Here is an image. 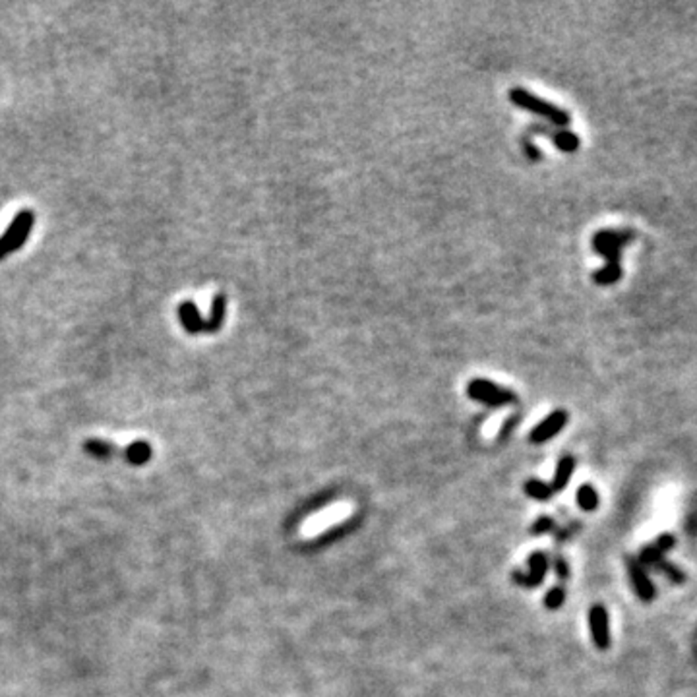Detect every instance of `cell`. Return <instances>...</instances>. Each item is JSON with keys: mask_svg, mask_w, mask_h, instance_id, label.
Masks as SVG:
<instances>
[{"mask_svg": "<svg viewBox=\"0 0 697 697\" xmlns=\"http://www.w3.org/2000/svg\"><path fill=\"white\" fill-rule=\"evenodd\" d=\"M508 97L514 105H517L523 111H529V113L543 116V119H546L556 128H566L569 124V114L564 109L552 105V103H548V101L537 97V95H533L527 90L514 87V90H509Z\"/></svg>", "mask_w": 697, "mask_h": 697, "instance_id": "1", "label": "cell"}, {"mask_svg": "<svg viewBox=\"0 0 697 697\" xmlns=\"http://www.w3.org/2000/svg\"><path fill=\"white\" fill-rule=\"evenodd\" d=\"M467 395L475 401H480L488 407H504L517 399V395L511 389L494 384L490 380L477 378L467 386Z\"/></svg>", "mask_w": 697, "mask_h": 697, "instance_id": "2", "label": "cell"}, {"mask_svg": "<svg viewBox=\"0 0 697 697\" xmlns=\"http://www.w3.org/2000/svg\"><path fill=\"white\" fill-rule=\"evenodd\" d=\"M35 223V213L30 210H23L16 215V219L12 221V225L6 229V233L0 236V260H4L8 254L16 252L30 235V231L33 229Z\"/></svg>", "mask_w": 697, "mask_h": 697, "instance_id": "3", "label": "cell"}, {"mask_svg": "<svg viewBox=\"0 0 697 697\" xmlns=\"http://www.w3.org/2000/svg\"><path fill=\"white\" fill-rule=\"evenodd\" d=\"M634 238L631 231H599L593 236V246L602 258L608 260L607 265L620 267V252L624 244H628Z\"/></svg>", "mask_w": 697, "mask_h": 697, "instance_id": "4", "label": "cell"}, {"mask_svg": "<svg viewBox=\"0 0 697 697\" xmlns=\"http://www.w3.org/2000/svg\"><path fill=\"white\" fill-rule=\"evenodd\" d=\"M589 628H591L593 643L600 651H607L610 647V620H608V610L602 605H593L589 610Z\"/></svg>", "mask_w": 697, "mask_h": 697, "instance_id": "5", "label": "cell"}, {"mask_svg": "<svg viewBox=\"0 0 697 697\" xmlns=\"http://www.w3.org/2000/svg\"><path fill=\"white\" fill-rule=\"evenodd\" d=\"M529 574H523L521 569L514 571V581L521 587L533 589L545 581L546 571H548V560H546L545 552H533L529 556Z\"/></svg>", "mask_w": 697, "mask_h": 697, "instance_id": "6", "label": "cell"}, {"mask_svg": "<svg viewBox=\"0 0 697 697\" xmlns=\"http://www.w3.org/2000/svg\"><path fill=\"white\" fill-rule=\"evenodd\" d=\"M568 418H569L568 413L562 409L550 413L543 423H538V425L533 428V432H531V442H533V444H545L548 440H552L556 434L562 432L564 426L568 425Z\"/></svg>", "mask_w": 697, "mask_h": 697, "instance_id": "7", "label": "cell"}, {"mask_svg": "<svg viewBox=\"0 0 697 697\" xmlns=\"http://www.w3.org/2000/svg\"><path fill=\"white\" fill-rule=\"evenodd\" d=\"M628 574L639 599L645 600V602H649V600L655 599L657 591H655V585H653L651 577L647 576L645 568L636 560V558H628Z\"/></svg>", "mask_w": 697, "mask_h": 697, "instance_id": "8", "label": "cell"}, {"mask_svg": "<svg viewBox=\"0 0 697 697\" xmlns=\"http://www.w3.org/2000/svg\"><path fill=\"white\" fill-rule=\"evenodd\" d=\"M178 318H181L182 326L188 334H207V320H204L198 312V306L194 303H182L178 306Z\"/></svg>", "mask_w": 697, "mask_h": 697, "instance_id": "9", "label": "cell"}, {"mask_svg": "<svg viewBox=\"0 0 697 697\" xmlns=\"http://www.w3.org/2000/svg\"><path fill=\"white\" fill-rule=\"evenodd\" d=\"M152 457V446L147 442H144V440H138V442H132L130 446L122 447V459L128 463V465H134V467H142L145 463H150Z\"/></svg>", "mask_w": 697, "mask_h": 697, "instance_id": "10", "label": "cell"}, {"mask_svg": "<svg viewBox=\"0 0 697 697\" xmlns=\"http://www.w3.org/2000/svg\"><path fill=\"white\" fill-rule=\"evenodd\" d=\"M84 449L90 457L99 459V461H105V459H111V457H122V447H116L111 442H107V440H85Z\"/></svg>", "mask_w": 697, "mask_h": 697, "instance_id": "11", "label": "cell"}, {"mask_svg": "<svg viewBox=\"0 0 697 697\" xmlns=\"http://www.w3.org/2000/svg\"><path fill=\"white\" fill-rule=\"evenodd\" d=\"M576 471V459L571 455H564L558 465H556V471H554V478H552V490L554 492H560L568 486L569 478L574 475Z\"/></svg>", "mask_w": 697, "mask_h": 697, "instance_id": "12", "label": "cell"}, {"mask_svg": "<svg viewBox=\"0 0 697 697\" xmlns=\"http://www.w3.org/2000/svg\"><path fill=\"white\" fill-rule=\"evenodd\" d=\"M225 310H227V301H225V295H217L213 296L212 303V316L207 320V334L212 332H219V327L223 326V320H225Z\"/></svg>", "mask_w": 697, "mask_h": 697, "instance_id": "13", "label": "cell"}, {"mask_svg": "<svg viewBox=\"0 0 697 697\" xmlns=\"http://www.w3.org/2000/svg\"><path fill=\"white\" fill-rule=\"evenodd\" d=\"M550 138H552V144L556 145L560 152L574 153L579 150V138H577V134H574V132H569V130L566 128L556 130V132L550 134Z\"/></svg>", "mask_w": 697, "mask_h": 697, "instance_id": "14", "label": "cell"}, {"mask_svg": "<svg viewBox=\"0 0 697 697\" xmlns=\"http://www.w3.org/2000/svg\"><path fill=\"white\" fill-rule=\"evenodd\" d=\"M523 490H525L527 496H531L533 500L537 502H548L554 494L552 486L543 483L540 478H529V480L525 483V486H523Z\"/></svg>", "mask_w": 697, "mask_h": 697, "instance_id": "15", "label": "cell"}, {"mask_svg": "<svg viewBox=\"0 0 697 697\" xmlns=\"http://www.w3.org/2000/svg\"><path fill=\"white\" fill-rule=\"evenodd\" d=\"M577 504L585 511H595V509L599 508V492L595 490V486H579V490H577Z\"/></svg>", "mask_w": 697, "mask_h": 697, "instance_id": "16", "label": "cell"}, {"mask_svg": "<svg viewBox=\"0 0 697 697\" xmlns=\"http://www.w3.org/2000/svg\"><path fill=\"white\" fill-rule=\"evenodd\" d=\"M595 283L597 285H612L622 277V267H614V265H605L602 269L595 272Z\"/></svg>", "mask_w": 697, "mask_h": 697, "instance_id": "17", "label": "cell"}, {"mask_svg": "<svg viewBox=\"0 0 697 697\" xmlns=\"http://www.w3.org/2000/svg\"><path fill=\"white\" fill-rule=\"evenodd\" d=\"M655 569H657V571H660L662 576H667L668 579H672L674 583H684V581H686V576H684L682 569L676 568L674 564H670L667 558H665V560H660L659 564L655 566Z\"/></svg>", "mask_w": 697, "mask_h": 697, "instance_id": "18", "label": "cell"}, {"mask_svg": "<svg viewBox=\"0 0 697 697\" xmlns=\"http://www.w3.org/2000/svg\"><path fill=\"white\" fill-rule=\"evenodd\" d=\"M564 600H566V591H564V587L556 585L545 595V607L548 610H558L564 605Z\"/></svg>", "mask_w": 697, "mask_h": 697, "instance_id": "19", "label": "cell"}, {"mask_svg": "<svg viewBox=\"0 0 697 697\" xmlns=\"http://www.w3.org/2000/svg\"><path fill=\"white\" fill-rule=\"evenodd\" d=\"M552 529H554L552 517L543 516V517H538L537 521L533 523L531 533H533V535H543V533H548V531H552Z\"/></svg>", "mask_w": 697, "mask_h": 697, "instance_id": "20", "label": "cell"}, {"mask_svg": "<svg viewBox=\"0 0 697 697\" xmlns=\"http://www.w3.org/2000/svg\"><path fill=\"white\" fill-rule=\"evenodd\" d=\"M674 543H676V538L672 537V535H660V537L657 538L655 546L659 548L660 552L665 554V552H668L670 548H674Z\"/></svg>", "mask_w": 697, "mask_h": 697, "instance_id": "21", "label": "cell"}, {"mask_svg": "<svg viewBox=\"0 0 697 697\" xmlns=\"http://www.w3.org/2000/svg\"><path fill=\"white\" fill-rule=\"evenodd\" d=\"M554 571H556V576L560 577L562 581H566V579L569 577L568 564L562 560V558H556V562H554Z\"/></svg>", "mask_w": 697, "mask_h": 697, "instance_id": "22", "label": "cell"}, {"mask_svg": "<svg viewBox=\"0 0 697 697\" xmlns=\"http://www.w3.org/2000/svg\"><path fill=\"white\" fill-rule=\"evenodd\" d=\"M523 150H525V153H527V157L529 159H533V161H538L543 155H540V152H538V147H535V145L531 144L529 140L527 138H523Z\"/></svg>", "mask_w": 697, "mask_h": 697, "instance_id": "23", "label": "cell"}]
</instances>
